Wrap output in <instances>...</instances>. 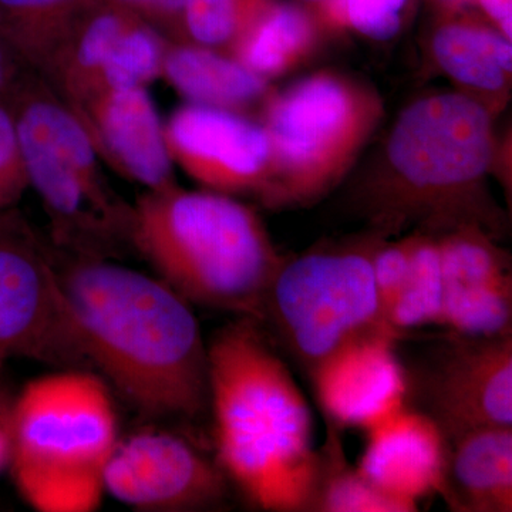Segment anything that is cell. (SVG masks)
<instances>
[{
  "label": "cell",
  "instance_id": "5b68a950",
  "mask_svg": "<svg viewBox=\"0 0 512 512\" xmlns=\"http://www.w3.org/2000/svg\"><path fill=\"white\" fill-rule=\"evenodd\" d=\"M119 440L109 384L89 370L63 369L13 399L8 467L36 511L93 512Z\"/></svg>",
  "mask_w": 512,
  "mask_h": 512
},
{
  "label": "cell",
  "instance_id": "cb8c5ba5",
  "mask_svg": "<svg viewBox=\"0 0 512 512\" xmlns=\"http://www.w3.org/2000/svg\"><path fill=\"white\" fill-rule=\"evenodd\" d=\"M168 40L144 20H134L117 40L101 67L92 92L84 99L103 90L148 87L154 80L161 79Z\"/></svg>",
  "mask_w": 512,
  "mask_h": 512
},
{
  "label": "cell",
  "instance_id": "5bb4252c",
  "mask_svg": "<svg viewBox=\"0 0 512 512\" xmlns=\"http://www.w3.org/2000/svg\"><path fill=\"white\" fill-rule=\"evenodd\" d=\"M72 107L101 161L114 173L144 191L178 184L165 144L164 120L147 87L103 90Z\"/></svg>",
  "mask_w": 512,
  "mask_h": 512
},
{
  "label": "cell",
  "instance_id": "8992f818",
  "mask_svg": "<svg viewBox=\"0 0 512 512\" xmlns=\"http://www.w3.org/2000/svg\"><path fill=\"white\" fill-rule=\"evenodd\" d=\"M0 100L15 120L29 188L45 208L56 247L106 256L128 242L131 205L107 184L103 161L73 107L28 67Z\"/></svg>",
  "mask_w": 512,
  "mask_h": 512
},
{
  "label": "cell",
  "instance_id": "52a82bcc",
  "mask_svg": "<svg viewBox=\"0 0 512 512\" xmlns=\"http://www.w3.org/2000/svg\"><path fill=\"white\" fill-rule=\"evenodd\" d=\"M382 116L375 90L336 72L323 70L269 94L259 120L271 146L261 201L298 207L328 194L356 163Z\"/></svg>",
  "mask_w": 512,
  "mask_h": 512
},
{
  "label": "cell",
  "instance_id": "9c48e42d",
  "mask_svg": "<svg viewBox=\"0 0 512 512\" xmlns=\"http://www.w3.org/2000/svg\"><path fill=\"white\" fill-rule=\"evenodd\" d=\"M13 359L66 369L84 365L55 256L28 222L8 210L0 211V365Z\"/></svg>",
  "mask_w": 512,
  "mask_h": 512
},
{
  "label": "cell",
  "instance_id": "7a4b0ae2",
  "mask_svg": "<svg viewBox=\"0 0 512 512\" xmlns=\"http://www.w3.org/2000/svg\"><path fill=\"white\" fill-rule=\"evenodd\" d=\"M258 322L241 318L208 346L217 464L265 511H308L319 453L311 409Z\"/></svg>",
  "mask_w": 512,
  "mask_h": 512
},
{
  "label": "cell",
  "instance_id": "d6986e66",
  "mask_svg": "<svg viewBox=\"0 0 512 512\" xmlns=\"http://www.w3.org/2000/svg\"><path fill=\"white\" fill-rule=\"evenodd\" d=\"M136 19L137 16L117 6L93 0L40 74L70 106L80 103L92 92L117 40Z\"/></svg>",
  "mask_w": 512,
  "mask_h": 512
},
{
  "label": "cell",
  "instance_id": "277c9868",
  "mask_svg": "<svg viewBox=\"0 0 512 512\" xmlns=\"http://www.w3.org/2000/svg\"><path fill=\"white\" fill-rule=\"evenodd\" d=\"M128 244L191 305L256 322L285 259L251 207L178 184L144 191L131 205Z\"/></svg>",
  "mask_w": 512,
  "mask_h": 512
},
{
  "label": "cell",
  "instance_id": "30bf717a",
  "mask_svg": "<svg viewBox=\"0 0 512 512\" xmlns=\"http://www.w3.org/2000/svg\"><path fill=\"white\" fill-rule=\"evenodd\" d=\"M228 478L183 437L144 429L119 440L104 474V491L137 511H200L217 507Z\"/></svg>",
  "mask_w": 512,
  "mask_h": 512
},
{
  "label": "cell",
  "instance_id": "e0dca14e",
  "mask_svg": "<svg viewBox=\"0 0 512 512\" xmlns=\"http://www.w3.org/2000/svg\"><path fill=\"white\" fill-rule=\"evenodd\" d=\"M451 510L512 511V427H484L448 441L441 494Z\"/></svg>",
  "mask_w": 512,
  "mask_h": 512
},
{
  "label": "cell",
  "instance_id": "7402d4cb",
  "mask_svg": "<svg viewBox=\"0 0 512 512\" xmlns=\"http://www.w3.org/2000/svg\"><path fill=\"white\" fill-rule=\"evenodd\" d=\"M328 440L319 453L318 477L308 511L413 512L414 505L380 490L346 460L339 427L329 423Z\"/></svg>",
  "mask_w": 512,
  "mask_h": 512
},
{
  "label": "cell",
  "instance_id": "2e32d148",
  "mask_svg": "<svg viewBox=\"0 0 512 512\" xmlns=\"http://www.w3.org/2000/svg\"><path fill=\"white\" fill-rule=\"evenodd\" d=\"M431 56L466 93L497 116L510 97L511 40L480 19L448 13L434 26Z\"/></svg>",
  "mask_w": 512,
  "mask_h": 512
},
{
  "label": "cell",
  "instance_id": "836d02e7",
  "mask_svg": "<svg viewBox=\"0 0 512 512\" xmlns=\"http://www.w3.org/2000/svg\"><path fill=\"white\" fill-rule=\"evenodd\" d=\"M306 2L318 3V5H320V3L325 2V0H306Z\"/></svg>",
  "mask_w": 512,
  "mask_h": 512
},
{
  "label": "cell",
  "instance_id": "3957f363",
  "mask_svg": "<svg viewBox=\"0 0 512 512\" xmlns=\"http://www.w3.org/2000/svg\"><path fill=\"white\" fill-rule=\"evenodd\" d=\"M494 119L461 92L429 94L402 111L367 197L382 234L410 224L434 235L478 225L498 237L503 214L485 188L497 154Z\"/></svg>",
  "mask_w": 512,
  "mask_h": 512
},
{
  "label": "cell",
  "instance_id": "4dcf8cb0",
  "mask_svg": "<svg viewBox=\"0 0 512 512\" xmlns=\"http://www.w3.org/2000/svg\"><path fill=\"white\" fill-rule=\"evenodd\" d=\"M13 400L0 393V471L8 467Z\"/></svg>",
  "mask_w": 512,
  "mask_h": 512
},
{
  "label": "cell",
  "instance_id": "ffe728a7",
  "mask_svg": "<svg viewBox=\"0 0 512 512\" xmlns=\"http://www.w3.org/2000/svg\"><path fill=\"white\" fill-rule=\"evenodd\" d=\"M318 37V20L308 9L296 3L272 0L239 33L227 53L249 72L269 82L308 59Z\"/></svg>",
  "mask_w": 512,
  "mask_h": 512
},
{
  "label": "cell",
  "instance_id": "d4e9b609",
  "mask_svg": "<svg viewBox=\"0 0 512 512\" xmlns=\"http://www.w3.org/2000/svg\"><path fill=\"white\" fill-rule=\"evenodd\" d=\"M272 0H185L183 37L227 52L231 43Z\"/></svg>",
  "mask_w": 512,
  "mask_h": 512
},
{
  "label": "cell",
  "instance_id": "6da1fadb",
  "mask_svg": "<svg viewBox=\"0 0 512 512\" xmlns=\"http://www.w3.org/2000/svg\"><path fill=\"white\" fill-rule=\"evenodd\" d=\"M70 256L57 275L84 365L144 416H201L208 346L191 303L107 256Z\"/></svg>",
  "mask_w": 512,
  "mask_h": 512
},
{
  "label": "cell",
  "instance_id": "603a6c76",
  "mask_svg": "<svg viewBox=\"0 0 512 512\" xmlns=\"http://www.w3.org/2000/svg\"><path fill=\"white\" fill-rule=\"evenodd\" d=\"M409 268L387 325L397 336L440 326L444 282L437 237L417 231L409 235Z\"/></svg>",
  "mask_w": 512,
  "mask_h": 512
},
{
  "label": "cell",
  "instance_id": "83f0119b",
  "mask_svg": "<svg viewBox=\"0 0 512 512\" xmlns=\"http://www.w3.org/2000/svg\"><path fill=\"white\" fill-rule=\"evenodd\" d=\"M409 249V237L394 242L383 241L373 256V278L377 299L387 328V319L399 298L409 268Z\"/></svg>",
  "mask_w": 512,
  "mask_h": 512
},
{
  "label": "cell",
  "instance_id": "4316f807",
  "mask_svg": "<svg viewBox=\"0 0 512 512\" xmlns=\"http://www.w3.org/2000/svg\"><path fill=\"white\" fill-rule=\"evenodd\" d=\"M26 190L29 180L18 128L12 113L0 100V211L15 207Z\"/></svg>",
  "mask_w": 512,
  "mask_h": 512
},
{
  "label": "cell",
  "instance_id": "d6a6232c",
  "mask_svg": "<svg viewBox=\"0 0 512 512\" xmlns=\"http://www.w3.org/2000/svg\"><path fill=\"white\" fill-rule=\"evenodd\" d=\"M448 5H460V3L467 2V0H446Z\"/></svg>",
  "mask_w": 512,
  "mask_h": 512
},
{
  "label": "cell",
  "instance_id": "8fae6325",
  "mask_svg": "<svg viewBox=\"0 0 512 512\" xmlns=\"http://www.w3.org/2000/svg\"><path fill=\"white\" fill-rule=\"evenodd\" d=\"M450 335L419 377L421 412L447 441L484 427H512V335Z\"/></svg>",
  "mask_w": 512,
  "mask_h": 512
},
{
  "label": "cell",
  "instance_id": "4fadbf2b",
  "mask_svg": "<svg viewBox=\"0 0 512 512\" xmlns=\"http://www.w3.org/2000/svg\"><path fill=\"white\" fill-rule=\"evenodd\" d=\"M397 338L387 330L360 336L313 367L309 373L329 423L367 431L407 406L409 379Z\"/></svg>",
  "mask_w": 512,
  "mask_h": 512
},
{
  "label": "cell",
  "instance_id": "7c38bea8",
  "mask_svg": "<svg viewBox=\"0 0 512 512\" xmlns=\"http://www.w3.org/2000/svg\"><path fill=\"white\" fill-rule=\"evenodd\" d=\"M174 167L204 190L261 195L271 174V146L261 121L247 114L184 103L164 121Z\"/></svg>",
  "mask_w": 512,
  "mask_h": 512
},
{
  "label": "cell",
  "instance_id": "484cf974",
  "mask_svg": "<svg viewBox=\"0 0 512 512\" xmlns=\"http://www.w3.org/2000/svg\"><path fill=\"white\" fill-rule=\"evenodd\" d=\"M410 0H325L320 22L332 29L349 28L370 39H392L402 29Z\"/></svg>",
  "mask_w": 512,
  "mask_h": 512
},
{
  "label": "cell",
  "instance_id": "9a60e30c",
  "mask_svg": "<svg viewBox=\"0 0 512 512\" xmlns=\"http://www.w3.org/2000/svg\"><path fill=\"white\" fill-rule=\"evenodd\" d=\"M366 434L356 467L367 480L416 508L424 498L441 494L448 441L430 416L404 406Z\"/></svg>",
  "mask_w": 512,
  "mask_h": 512
},
{
  "label": "cell",
  "instance_id": "ba28073f",
  "mask_svg": "<svg viewBox=\"0 0 512 512\" xmlns=\"http://www.w3.org/2000/svg\"><path fill=\"white\" fill-rule=\"evenodd\" d=\"M382 235L284 259L264 305L279 338L306 370L369 333L393 332L380 313L373 256ZM396 335V333H394Z\"/></svg>",
  "mask_w": 512,
  "mask_h": 512
},
{
  "label": "cell",
  "instance_id": "44dd1931",
  "mask_svg": "<svg viewBox=\"0 0 512 512\" xmlns=\"http://www.w3.org/2000/svg\"><path fill=\"white\" fill-rule=\"evenodd\" d=\"M93 0H0V37L28 69L40 73Z\"/></svg>",
  "mask_w": 512,
  "mask_h": 512
},
{
  "label": "cell",
  "instance_id": "ac0fdd59",
  "mask_svg": "<svg viewBox=\"0 0 512 512\" xmlns=\"http://www.w3.org/2000/svg\"><path fill=\"white\" fill-rule=\"evenodd\" d=\"M161 79L185 103L247 114L272 93L268 80L249 72L227 52L188 40H168Z\"/></svg>",
  "mask_w": 512,
  "mask_h": 512
},
{
  "label": "cell",
  "instance_id": "f546056e",
  "mask_svg": "<svg viewBox=\"0 0 512 512\" xmlns=\"http://www.w3.org/2000/svg\"><path fill=\"white\" fill-rule=\"evenodd\" d=\"M487 18L507 39H512V0H477Z\"/></svg>",
  "mask_w": 512,
  "mask_h": 512
},
{
  "label": "cell",
  "instance_id": "f1b7e54d",
  "mask_svg": "<svg viewBox=\"0 0 512 512\" xmlns=\"http://www.w3.org/2000/svg\"><path fill=\"white\" fill-rule=\"evenodd\" d=\"M130 12L156 28L170 40H184L183 13L185 0H100Z\"/></svg>",
  "mask_w": 512,
  "mask_h": 512
},
{
  "label": "cell",
  "instance_id": "1f68e13d",
  "mask_svg": "<svg viewBox=\"0 0 512 512\" xmlns=\"http://www.w3.org/2000/svg\"><path fill=\"white\" fill-rule=\"evenodd\" d=\"M23 67L25 66L19 62L18 57L13 55L12 50L0 37V94L5 92L6 87L18 76Z\"/></svg>",
  "mask_w": 512,
  "mask_h": 512
}]
</instances>
